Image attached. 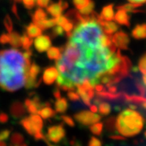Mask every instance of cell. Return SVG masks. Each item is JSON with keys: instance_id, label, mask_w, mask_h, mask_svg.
Wrapping results in <instances>:
<instances>
[{"instance_id": "6da1fadb", "label": "cell", "mask_w": 146, "mask_h": 146, "mask_svg": "<svg viewBox=\"0 0 146 146\" xmlns=\"http://www.w3.org/2000/svg\"><path fill=\"white\" fill-rule=\"evenodd\" d=\"M31 64L24 54L16 49L0 51V88L7 92H15L25 85L26 72Z\"/></svg>"}, {"instance_id": "7a4b0ae2", "label": "cell", "mask_w": 146, "mask_h": 146, "mask_svg": "<svg viewBox=\"0 0 146 146\" xmlns=\"http://www.w3.org/2000/svg\"><path fill=\"white\" fill-rule=\"evenodd\" d=\"M144 127V119L137 111L124 110L115 120V128L123 136H136Z\"/></svg>"}, {"instance_id": "3957f363", "label": "cell", "mask_w": 146, "mask_h": 146, "mask_svg": "<svg viewBox=\"0 0 146 146\" xmlns=\"http://www.w3.org/2000/svg\"><path fill=\"white\" fill-rule=\"evenodd\" d=\"M41 72V68L36 63L30 64L29 68H28L26 72V83L25 88L27 89H32L36 88L41 84L42 79H37L38 75Z\"/></svg>"}, {"instance_id": "277c9868", "label": "cell", "mask_w": 146, "mask_h": 146, "mask_svg": "<svg viewBox=\"0 0 146 146\" xmlns=\"http://www.w3.org/2000/svg\"><path fill=\"white\" fill-rule=\"evenodd\" d=\"M74 119L81 126L89 127L94 123L100 122V120L102 119V116L89 110H82L75 114Z\"/></svg>"}, {"instance_id": "5b68a950", "label": "cell", "mask_w": 146, "mask_h": 146, "mask_svg": "<svg viewBox=\"0 0 146 146\" xmlns=\"http://www.w3.org/2000/svg\"><path fill=\"white\" fill-rule=\"evenodd\" d=\"M65 136H66V131L64 129L63 126L62 124H58L48 127L46 137L48 141L57 144L63 141Z\"/></svg>"}, {"instance_id": "8992f818", "label": "cell", "mask_w": 146, "mask_h": 146, "mask_svg": "<svg viewBox=\"0 0 146 146\" xmlns=\"http://www.w3.org/2000/svg\"><path fill=\"white\" fill-rule=\"evenodd\" d=\"M111 41L115 46L122 50H127L130 43V38L128 35L123 31L117 32L113 36Z\"/></svg>"}, {"instance_id": "52a82bcc", "label": "cell", "mask_w": 146, "mask_h": 146, "mask_svg": "<svg viewBox=\"0 0 146 146\" xmlns=\"http://www.w3.org/2000/svg\"><path fill=\"white\" fill-rule=\"evenodd\" d=\"M33 42H34L35 49L40 53L46 51L51 46V39L47 35H40L36 36Z\"/></svg>"}, {"instance_id": "ba28073f", "label": "cell", "mask_w": 146, "mask_h": 146, "mask_svg": "<svg viewBox=\"0 0 146 146\" xmlns=\"http://www.w3.org/2000/svg\"><path fill=\"white\" fill-rule=\"evenodd\" d=\"M58 76V72L57 68L55 67H49L44 71L42 79L46 84L50 85L56 81Z\"/></svg>"}, {"instance_id": "9c48e42d", "label": "cell", "mask_w": 146, "mask_h": 146, "mask_svg": "<svg viewBox=\"0 0 146 146\" xmlns=\"http://www.w3.org/2000/svg\"><path fill=\"white\" fill-rule=\"evenodd\" d=\"M26 108L25 104H23L21 102L16 101L11 105L10 114L14 119H20L22 118L26 113Z\"/></svg>"}, {"instance_id": "30bf717a", "label": "cell", "mask_w": 146, "mask_h": 146, "mask_svg": "<svg viewBox=\"0 0 146 146\" xmlns=\"http://www.w3.org/2000/svg\"><path fill=\"white\" fill-rule=\"evenodd\" d=\"M100 25L102 28V30L104 32L105 34L111 36L112 34H114L115 32H117L119 29V25L112 21H105L102 20H100L99 21Z\"/></svg>"}, {"instance_id": "8fae6325", "label": "cell", "mask_w": 146, "mask_h": 146, "mask_svg": "<svg viewBox=\"0 0 146 146\" xmlns=\"http://www.w3.org/2000/svg\"><path fill=\"white\" fill-rule=\"evenodd\" d=\"M57 25L62 27L64 31L67 33V36L70 37L73 29H74V25L72 22H70L69 20H68L65 16H60L57 18Z\"/></svg>"}, {"instance_id": "7c38bea8", "label": "cell", "mask_w": 146, "mask_h": 146, "mask_svg": "<svg viewBox=\"0 0 146 146\" xmlns=\"http://www.w3.org/2000/svg\"><path fill=\"white\" fill-rule=\"evenodd\" d=\"M114 19L119 25L130 27V16H128L127 11H125L124 10L119 9L114 16Z\"/></svg>"}, {"instance_id": "4fadbf2b", "label": "cell", "mask_w": 146, "mask_h": 146, "mask_svg": "<svg viewBox=\"0 0 146 146\" xmlns=\"http://www.w3.org/2000/svg\"><path fill=\"white\" fill-rule=\"evenodd\" d=\"M29 119L31 122V124L33 126V128L35 131V134L37 132L42 131V128H43V120L41 118V116L37 114H33V115H30L29 116Z\"/></svg>"}, {"instance_id": "5bb4252c", "label": "cell", "mask_w": 146, "mask_h": 146, "mask_svg": "<svg viewBox=\"0 0 146 146\" xmlns=\"http://www.w3.org/2000/svg\"><path fill=\"white\" fill-rule=\"evenodd\" d=\"M101 19L105 21H111L114 19L115 13H114V4H109L105 6L102 8L101 15H99Z\"/></svg>"}, {"instance_id": "9a60e30c", "label": "cell", "mask_w": 146, "mask_h": 146, "mask_svg": "<svg viewBox=\"0 0 146 146\" xmlns=\"http://www.w3.org/2000/svg\"><path fill=\"white\" fill-rule=\"evenodd\" d=\"M54 108L56 113L58 114H64L68 108V100L65 98H60L58 99H56L54 102Z\"/></svg>"}, {"instance_id": "2e32d148", "label": "cell", "mask_w": 146, "mask_h": 146, "mask_svg": "<svg viewBox=\"0 0 146 146\" xmlns=\"http://www.w3.org/2000/svg\"><path fill=\"white\" fill-rule=\"evenodd\" d=\"M131 35L136 39L146 38V24L137 25L131 32Z\"/></svg>"}, {"instance_id": "e0dca14e", "label": "cell", "mask_w": 146, "mask_h": 146, "mask_svg": "<svg viewBox=\"0 0 146 146\" xmlns=\"http://www.w3.org/2000/svg\"><path fill=\"white\" fill-rule=\"evenodd\" d=\"M47 12L51 16H53V18H58L60 16H62V12H63V10L61 8V7L59 6L58 3H52L50 4L47 6L46 7Z\"/></svg>"}, {"instance_id": "ac0fdd59", "label": "cell", "mask_w": 146, "mask_h": 146, "mask_svg": "<svg viewBox=\"0 0 146 146\" xmlns=\"http://www.w3.org/2000/svg\"><path fill=\"white\" fill-rule=\"evenodd\" d=\"M25 30H26L27 35L29 36V37H31V38L40 36V35H42V29L37 26L36 25H35L34 23L29 24V25L26 27Z\"/></svg>"}, {"instance_id": "d6986e66", "label": "cell", "mask_w": 146, "mask_h": 146, "mask_svg": "<svg viewBox=\"0 0 146 146\" xmlns=\"http://www.w3.org/2000/svg\"><path fill=\"white\" fill-rule=\"evenodd\" d=\"M37 115H40L43 119H48L54 117L56 115V111L53 110L50 106H43L42 109L38 110Z\"/></svg>"}, {"instance_id": "ffe728a7", "label": "cell", "mask_w": 146, "mask_h": 146, "mask_svg": "<svg viewBox=\"0 0 146 146\" xmlns=\"http://www.w3.org/2000/svg\"><path fill=\"white\" fill-rule=\"evenodd\" d=\"M47 19V14L42 8H37L32 15V20L34 24H37L41 21Z\"/></svg>"}, {"instance_id": "44dd1931", "label": "cell", "mask_w": 146, "mask_h": 146, "mask_svg": "<svg viewBox=\"0 0 146 146\" xmlns=\"http://www.w3.org/2000/svg\"><path fill=\"white\" fill-rule=\"evenodd\" d=\"M36 25V24H35ZM57 25V18H52V19H46L44 21H41L36 24V25L39 27L42 30H46L47 29L53 28Z\"/></svg>"}, {"instance_id": "7402d4cb", "label": "cell", "mask_w": 146, "mask_h": 146, "mask_svg": "<svg viewBox=\"0 0 146 146\" xmlns=\"http://www.w3.org/2000/svg\"><path fill=\"white\" fill-rule=\"evenodd\" d=\"M47 51V57L50 59L52 60H56L59 59L61 55H62V50L58 47H50Z\"/></svg>"}, {"instance_id": "603a6c76", "label": "cell", "mask_w": 146, "mask_h": 146, "mask_svg": "<svg viewBox=\"0 0 146 146\" xmlns=\"http://www.w3.org/2000/svg\"><path fill=\"white\" fill-rule=\"evenodd\" d=\"M20 123L23 127V128L26 131V132L28 134H29L31 136H33L35 134V131H34L33 128V126H32L31 122H30V119H29V116L21 119Z\"/></svg>"}, {"instance_id": "cb8c5ba5", "label": "cell", "mask_w": 146, "mask_h": 146, "mask_svg": "<svg viewBox=\"0 0 146 146\" xmlns=\"http://www.w3.org/2000/svg\"><path fill=\"white\" fill-rule=\"evenodd\" d=\"M25 106L26 108V110L30 114V115H33V114H37L39 108L37 107V106L35 104V102L31 99V98H27L25 101Z\"/></svg>"}, {"instance_id": "d4e9b609", "label": "cell", "mask_w": 146, "mask_h": 146, "mask_svg": "<svg viewBox=\"0 0 146 146\" xmlns=\"http://www.w3.org/2000/svg\"><path fill=\"white\" fill-rule=\"evenodd\" d=\"M10 34V43L11 46L15 49L21 46V36L16 32H11Z\"/></svg>"}, {"instance_id": "484cf974", "label": "cell", "mask_w": 146, "mask_h": 146, "mask_svg": "<svg viewBox=\"0 0 146 146\" xmlns=\"http://www.w3.org/2000/svg\"><path fill=\"white\" fill-rule=\"evenodd\" d=\"M24 136L20 132L13 133L10 138L11 146H20L24 144Z\"/></svg>"}, {"instance_id": "4316f807", "label": "cell", "mask_w": 146, "mask_h": 146, "mask_svg": "<svg viewBox=\"0 0 146 146\" xmlns=\"http://www.w3.org/2000/svg\"><path fill=\"white\" fill-rule=\"evenodd\" d=\"M139 7V6L133 4V3H126L124 5L118 6L117 9H121V10H124L125 11H129V12H132V13H137V12H142V11L138 10L137 8Z\"/></svg>"}, {"instance_id": "83f0119b", "label": "cell", "mask_w": 146, "mask_h": 146, "mask_svg": "<svg viewBox=\"0 0 146 146\" xmlns=\"http://www.w3.org/2000/svg\"><path fill=\"white\" fill-rule=\"evenodd\" d=\"M98 106L99 107L98 110H99V113L102 115L106 116V115H110V112H111V106L106 102L102 101Z\"/></svg>"}, {"instance_id": "f1b7e54d", "label": "cell", "mask_w": 146, "mask_h": 146, "mask_svg": "<svg viewBox=\"0 0 146 146\" xmlns=\"http://www.w3.org/2000/svg\"><path fill=\"white\" fill-rule=\"evenodd\" d=\"M103 127H104L103 123L98 122V123H94L93 125L89 126V130L95 136H101L103 130Z\"/></svg>"}, {"instance_id": "f546056e", "label": "cell", "mask_w": 146, "mask_h": 146, "mask_svg": "<svg viewBox=\"0 0 146 146\" xmlns=\"http://www.w3.org/2000/svg\"><path fill=\"white\" fill-rule=\"evenodd\" d=\"M33 43V39L28 36L26 33H25L23 36H21V46L23 47V49H25V50L30 49Z\"/></svg>"}, {"instance_id": "4dcf8cb0", "label": "cell", "mask_w": 146, "mask_h": 146, "mask_svg": "<svg viewBox=\"0 0 146 146\" xmlns=\"http://www.w3.org/2000/svg\"><path fill=\"white\" fill-rule=\"evenodd\" d=\"M92 0H72L73 4L79 11L89 5Z\"/></svg>"}, {"instance_id": "1f68e13d", "label": "cell", "mask_w": 146, "mask_h": 146, "mask_svg": "<svg viewBox=\"0 0 146 146\" xmlns=\"http://www.w3.org/2000/svg\"><path fill=\"white\" fill-rule=\"evenodd\" d=\"M94 3L93 1H91L89 5L87 6V7H85L83 9L79 11V12H80L82 16H89V15H90V14L94 11Z\"/></svg>"}, {"instance_id": "d6a6232c", "label": "cell", "mask_w": 146, "mask_h": 146, "mask_svg": "<svg viewBox=\"0 0 146 146\" xmlns=\"http://www.w3.org/2000/svg\"><path fill=\"white\" fill-rule=\"evenodd\" d=\"M105 123H106V130L110 131H113L115 130V119L114 117H110L109 119H107L106 120Z\"/></svg>"}, {"instance_id": "836d02e7", "label": "cell", "mask_w": 146, "mask_h": 146, "mask_svg": "<svg viewBox=\"0 0 146 146\" xmlns=\"http://www.w3.org/2000/svg\"><path fill=\"white\" fill-rule=\"evenodd\" d=\"M4 26H5L6 29L7 30V32L10 33L13 30V24H12V21L11 19L10 16L7 15L4 18Z\"/></svg>"}, {"instance_id": "e575fe53", "label": "cell", "mask_w": 146, "mask_h": 146, "mask_svg": "<svg viewBox=\"0 0 146 146\" xmlns=\"http://www.w3.org/2000/svg\"><path fill=\"white\" fill-rule=\"evenodd\" d=\"M139 70L141 72H142V74H146V54L140 59Z\"/></svg>"}, {"instance_id": "d590c367", "label": "cell", "mask_w": 146, "mask_h": 146, "mask_svg": "<svg viewBox=\"0 0 146 146\" xmlns=\"http://www.w3.org/2000/svg\"><path fill=\"white\" fill-rule=\"evenodd\" d=\"M63 32H64V30L62 29V27H60L59 25L54 26L53 27L52 32H51V36H52L53 37L62 36V35L63 34Z\"/></svg>"}, {"instance_id": "8d00e7d4", "label": "cell", "mask_w": 146, "mask_h": 146, "mask_svg": "<svg viewBox=\"0 0 146 146\" xmlns=\"http://www.w3.org/2000/svg\"><path fill=\"white\" fill-rule=\"evenodd\" d=\"M61 119L63 120V123H66L67 125L69 126V127H75V122H74V120H73L72 118H71L70 116L62 115H61Z\"/></svg>"}, {"instance_id": "74e56055", "label": "cell", "mask_w": 146, "mask_h": 146, "mask_svg": "<svg viewBox=\"0 0 146 146\" xmlns=\"http://www.w3.org/2000/svg\"><path fill=\"white\" fill-rule=\"evenodd\" d=\"M28 10L33 9L36 5V0H20Z\"/></svg>"}, {"instance_id": "f35d334b", "label": "cell", "mask_w": 146, "mask_h": 146, "mask_svg": "<svg viewBox=\"0 0 146 146\" xmlns=\"http://www.w3.org/2000/svg\"><path fill=\"white\" fill-rule=\"evenodd\" d=\"M11 130L10 129H4L0 131V141H5L10 138Z\"/></svg>"}, {"instance_id": "ab89813d", "label": "cell", "mask_w": 146, "mask_h": 146, "mask_svg": "<svg viewBox=\"0 0 146 146\" xmlns=\"http://www.w3.org/2000/svg\"><path fill=\"white\" fill-rule=\"evenodd\" d=\"M68 99L72 101V102H77V101H80V99L78 93H76L75 91H68Z\"/></svg>"}, {"instance_id": "60d3db41", "label": "cell", "mask_w": 146, "mask_h": 146, "mask_svg": "<svg viewBox=\"0 0 146 146\" xmlns=\"http://www.w3.org/2000/svg\"><path fill=\"white\" fill-rule=\"evenodd\" d=\"M88 146H102V142L98 138L92 136L89 141Z\"/></svg>"}, {"instance_id": "b9f144b4", "label": "cell", "mask_w": 146, "mask_h": 146, "mask_svg": "<svg viewBox=\"0 0 146 146\" xmlns=\"http://www.w3.org/2000/svg\"><path fill=\"white\" fill-rule=\"evenodd\" d=\"M10 42V34L9 33H3L0 36V44L5 45Z\"/></svg>"}, {"instance_id": "7bdbcfd3", "label": "cell", "mask_w": 146, "mask_h": 146, "mask_svg": "<svg viewBox=\"0 0 146 146\" xmlns=\"http://www.w3.org/2000/svg\"><path fill=\"white\" fill-rule=\"evenodd\" d=\"M50 0H36V4L40 7H47V6L50 4Z\"/></svg>"}, {"instance_id": "ee69618b", "label": "cell", "mask_w": 146, "mask_h": 146, "mask_svg": "<svg viewBox=\"0 0 146 146\" xmlns=\"http://www.w3.org/2000/svg\"><path fill=\"white\" fill-rule=\"evenodd\" d=\"M9 120V116L6 113H0V123H6Z\"/></svg>"}, {"instance_id": "f6af8a7d", "label": "cell", "mask_w": 146, "mask_h": 146, "mask_svg": "<svg viewBox=\"0 0 146 146\" xmlns=\"http://www.w3.org/2000/svg\"><path fill=\"white\" fill-rule=\"evenodd\" d=\"M58 3L59 6L61 7V8H62L63 11L64 10H67V9L68 8V3L67 2V1H65V0H59Z\"/></svg>"}, {"instance_id": "bcb514c9", "label": "cell", "mask_w": 146, "mask_h": 146, "mask_svg": "<svg viewBox=\"0 0 146 146\" xmlns=\"http://www.w3.org/2000/svg\"><path fill=\"white\" fill-rule=\"evenodd\" d=\"M53 94H54V97L55 100L58 99V98H62L60 89H59V88H58V87H56V88L54 89V92H53Z\"/></svg>"}, {"instance_id": "7dc6e473", "label": "cell", "mask_w": 146, "mask_h": 146, "mask_svg": "<svg viewBox=\"0 0 146 146\" xmlns=\"http://www.w3.org/2000/svg\"><path fill=\"white\" fill-rule=\"evenodd\" d=\"M127 1H129L131 3H133V4H136L137 6H141L143 5L144 3H146V0H127Z\"/></svg>"}, {"instance_id": "c3c4849f", "label": "cell", "mask_w": 146, "mask_h": 146, "mask_svg": "<svg viewBox=\"0 0 146 146\" xmlns=\"http://www.w3.org/2000/svg\"><path fill=\"white\" fill-rule=\"evenodd\" d=\"M109 137L112 140H116V141H124L125 140L124 136H119V135H112V136H110Z\"/></svg>"}, {"instance_id": "681fc988", "label": "cell", "mask_w": 146, "mask_h": 146, "mask_svg": "<svg viewBox=\"0 0 146 146\" xmlns=\"http://www.w3.org/2000/svg\"><path fill=\"white\" fill-rule=\"evenodd\" d=\"M11 11H12V12L14 13V15L16 16V18L18 19V20H20V17H19V14H18V11H17V7H16V3H13V5L11 7Z\"/></svg>"}, {"instance_id": "f907efd6", "label": "cell", "mask_w": 146, "mask_h": 146, "mask_svg": "<svg viewBox=\"0 0 146 146\" xmlns=\"http://www.w3.org/2000/svg\"><path fill=\"white\" fill-rule=\"evenodd\" d=\"M89 109H90V111H91V112H93V113H97V112H98V106L94 104L90 105V106H89Z\"/></svg>"}, {"instance_id": "816d5d0a", "label": "cell", "mask_w": 146, "mask_h": 146, "mask_svg": "<svg viewBox=\"0 0 146 146\" xmlns=\"http://www.w3.org/2000/svg\"><path fill=\"white\" fill-rule=\"evenodd\" d=\"M142 83H143V85L146 88V74H143L142 76Z\"/></svg>"}, {"instance_id": "f5cc1de1", "label": "cell", "mask_w": 146, "mask_h": 146, "mask_svg": "<svg viewBox=\"0 0 146 146\" xmlns=\"http://www.w3.org/2000/svg\"><path fill=\"white\" fill-rule=\"evenodd\" d=\"M72 146H82V145H80V144L79 143L78 141H72Z\"/></svg>"}, {"instance_id": "db71d44e", "label": "cell", "mask_w": 146, "mask_h": 146, "mask_svg": "<svg viewBox=\"0 0 146 146\" xmlns=\"http://www.w3.org/2000/svg\"><path fill=\"white\" fill-rule=\"evenodd\" d=\"M20 146H28V145H27L26 144H22V145H21Z\"/></svg>"}, {"instance_id": "11a10c76", "label": "cell", "mask_w": 146, "mask_h": 146, "mask_svg": "<svg viewBox=\"0 0 146 146\" xmlns=\"http://www.w3.org/2000/svg\"><path fill=\"white\" fill-rule=\"evenodd\" d=\"M48 146H58V145H50V144H48Z\"/></svg>"}, {"instance_id": "9f6ffc18", "label": "cell", "mask_w": 146, "mask_h": 146, "mask_svg": "<svg viewBox=\"0 0 146 146\" xmlns=\"http://www.w3.org/2000/svg\"><path fill=\"white\" fill-rule=\"evenodd\" d=\"M145 137H146V131H145Z\"/></svg>"}]
</instances>
